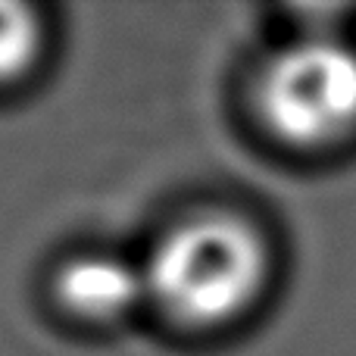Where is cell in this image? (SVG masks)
I'll list each match as a JSON object with an SVG mask.
<instances>
[{"mask_svg":"<svg viewBox=\"0 0 356 356\" xmlns=\"http://www.w3.org/2000/svg\"><path fill=\"white\" fill-rule=\"evenodd\" d=\"M269 263L266 238L250 222L225 213L194 216L163 234L150 253L147 300L178 325H222L263 294Z\"/></svg>","mask_w":356,"mask_h":356,"instance_id":"6da1fadb","label":"cell"},{"mask_svg":"<svg viewBox=\"0 0 356 356\" xmlns=\"http://www.w3.org/2000/svg\"><path fill=\"white\" fill-rule=\"evenodd\" d=\"M257 110L275 141L300 154L356 144V38L307 29L266 60Z\"/></svg>","mask_w":356,"mask_h":356,"instance_id":"7a4b0ae2","label":"cell"},{"mask_svg":"<svg viewBox=\"0 0 356 356\" xmlns=\"http://www.w3.org/2000/svg\"><path fill=\"white\" fill-rule=\"evenodd\" d=\"M60 300L81 319L110 322L147 300L144 266L110 253H88L63 266L56 278Z\"/></svg>","mask_w":356,"mask_h":356,"instance_id":"3957f363","label":"cell"},{"mask_svg":"<svg viewBox=\"0 0 356 356\" xmlns=\"http://www.w3.org/2000/svg\"><path fill=\"white\" fill-rule=\"evenodd\" d=\"M41 44V29L29 6L0 3V81L16 79L31 66Z\"/></svg>","mask_w":356,"mask_h":356,"instance_id":"277c9868","label":"cell"}]
</instances>
